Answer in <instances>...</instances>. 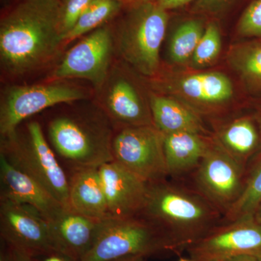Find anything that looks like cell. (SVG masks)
Returning a JSON list of instances; mask_svg holds the SVG:
<instances>
[{"label":"cell","mask_w":261,"mask_h":261,"mask_svg":"<svg viewBox=\"0 0 261 261\" xmlns=\"http://www.w3.org/2000/svg\"><path fill=\"white\" fill-rule=\"evenodd\" d=\"M61 0H17L0 20V65L7 78L20 79L56 59L64 39Z\"/></svg>","instance_id":"obj_1"},{"label":"cell","mask_w":261,"mask_h":261,"mask_svg":"<svg viewBox=\"0 0 261 261\" xmlns=\"http://www.w3.org/2000/svg\"><path fill=\"white\" fill-rule=\"evenodd\" d=\"M140 216L159 227L176 253L222 224L223 214L194 188L168 181L148 183Z\"/></svg>","instance_id":"obj_2"},{"label":"cell","mask_w":261,"mask_h":261,"mask_svg":"<svg viewBox=\"0 0 261 261\" xmlns=\"http://www.w3.org/2000/svg\"><path fill=\"white\" fill-rule=\"evenodd\" d=\"M111 24L115 55L137 74L152 79L161 71V47L169 15L154 2L127 7Z\"/></svg>","instance_id":"obj_3"},{"label":"cell","mask_w":261,"mask_h":261,"mask_svg":"<svg viewBox=\"0 0 261 261\" xmlns=\"http://www.w3.org/2000/svg\"><path fill=\"white\" fill-rule=\"evenodd\" d=\"M111 124L102 111L99 116L63 115L51 120L48 137L56 152L75 168H98L113 161Z\"/></svg>","instance_id":"obj_4"},{"label":"cell","mask_w":261,"mask_h":261,"mask_svg":"<svg viewBox=\"0 0 261 261\" xmlns=\"http://www.w3.org/2000/svg\"><path fill=\"white\" fill-rule=\"evenodd\" d=\"M8 162L42 185L70 209L69 179L49 147L40 123L32 121L25 132L1 140V151Z\"/></svg>","instance_id":"obj_5"},{"label":"cell","mask_w":261,"mask_h":261,"mask_svg":"<svg viewBox=\"0 0 261 261\" xmlns=\"http://www.w3.org/2000/svg\"><path fill=\"white\" fill-rule=\"evenodd\" d=\"M176 252L159 227L141 216L104 220L94 246L81 261H109L130 255L146 257Z\"/></svg>","instance_id":"obj_6"},{"label":"cell","mask_w":261,"mask_h":261,"mask_svg":"<svg viewBox=\"0 0 261 261\" xmlns=\"http://www.w3.org/2000/svg\"><path fill=\"white\" fill-rule=\"evenodd\" d=\"M90 95L89 89L68 81L6 86L0 97L1 140L14 136L20 123L29 117L51 106L84 100Z\"/></svg>","instance_id":"obj_7"},{"label":"cell","mask_w":261,"mask_h":261,"mask_svg":"<svg viewBox=\"0 0 261 261\" xmlns=\"http://www.w3.org/2000/svg\"><path fill=\"white\" fill-rule=\"evenodd\" d=\"M246 171L247 166L231 157L213 139L192 173L193 188L224 216L243 194Z\"/></svg>","instance_id":"obj_8"},{"label":"cell","mask_w":261,"mask_h":261,"mask_svg":"<svg viewBox=\"0 0 261 261\" xmlns=\"http://www.w3.org/2000/svg\"><path fill=\"white\" fill-rule=\"evenodd\" d=\"M115 56L112 28L108 23L84 36L67 51L47 81L87 80L94 93L107 78Z\"/></svg>","instance_id":"obj_9"},{"label":"cell","mask_w":261,"mask_h":261,"mask_svg":"<svg viewBox=\"0 0 261 261\" xmlns=\"http://www.w3.org/2000/svg\"><path fill=\"white\" fill-rule=\"evenodd\" d=\"M113 161L147 183L168 176L163 135L154 125L123 127L114 133Z\"/></svg>","instance_id":"obj_10"},{"label":"cell","mask_w":261,"mask_h":261,"mask_svg":"<svg viewBox=\"0 0 261 261\" xmlns=\"http://www.w3.org/2000/svg\"><path fill=\"white\" fill-rule=\"evenodd\" d=\"M126 68L121 60L113 61L102 87L94 92L99 109L118 128L152 126L149 97H145Z\"/></svg>","instance_id":"obj_11"},{"label":"cell","mask_w":261,"mask_h":261,"mask_svg":"<svg viewBox=\"0 0 261 261\" xmlns=\"http://www.w3.org/2000/svg\"><path fill=\"white\" fill-rule=\"evenodd\" d=\"M195 261H224L243 255H261V226L253 219L222 224L186 250Z\"/></svg>","instance_id":"obj_12"},{"label":"cell","mask_w":261,"mask_h":261,"mask_svg":"<svg viewBox=\"0 0 261 261\" xmlns=\"http://www.w3.org/2000/svg\"><path fill=\"white\" fill-rule=\"evenodd\" d=\"M0 234L2 241L31 256L56 249L47 219L30 206L1 200Z\"/></svg>","instance_id":"obj_13"},{"label":"cell","mask_w":261,"mask_h":261,"mask_svg":"<svg viewBox=\"0 0 261 261\" xmlns=\"http://www.w3.org/2000/svg\"><path fill=\"white\" fill-rule=\"evenodd\" d=\"M148 80L154 92L181 96L205 108L218 107L228 102L233 92L232 82L221 72H198L178 76L158 74Z\"/></svg>","instance_id":"obj_14"},{"label":"cell","mask_w":261,"mask_h":261,"mask_svg":"<svg viewBox=\"0 0 261 261\" xmlns=\"http://www.w3.org/2000/svg\"><path fill=\"white\" fill-rule=\"evenodd\" d=\"M111 218L140 216L146 200L148 183L115 161L97 168Z\"/></svg>","instance_id":"obj_15"},{"label":"cell","mask_w":261,"mask_h":261,"mask_svg":"<svg viewBox=\"0 0 261 261\" xmlns=\"http://www.w3.org/2000/svg\"><path fill=\"white\" fill-rule=\"evenodd\" d=\"M0 180L1 200L30 206L47 221L67 209L42 185L13 166L2 154Z\"/></svg>","instance_id":"obj_16"},{"label":"cell","mask_w":261,"mask_h":261,"mask_svg":"<svg viewBox=\"0 0 261 261\" xmlns=\"http://www.w3.org/2000/svg\"><path fill=\"white\" fill-rule=\"evenodd\" d=\"M47 222L57 250L82 260L97 241L104 220L92 219L65 209Z\"/></svg>","instance_id":"obj_17"},{"label":"cell","mask_w":261,"mask_h":261,"mask_svg":"<svg viewBox=\"0 0 261 261\" xmlns=\"http://www.w3.org/2000/svg\"><path fill=\"white\" fill-rule=\"evenodd\" d=\"M213 139L194 132L163 135V149L168 176L192 174L205 155Z\"/></svg>","instance_id":"obj_18"},{"label":"cell","mask_w":261,"mask_h":261,"mask_svg":"<svg viewBox=\"0 0 261 261\" xmlns=\"http://www.w3.org/2000/svg\"><path fill=\"white\" fill-rule=\"evenodd\" d=\"M71 210L97 220L111 219L97 168L76 167L69 179Z\"/></svg>","instance_id":"obj_19"},{"label":"cell","mask_w":261,"mask_h":261,"mask_svg":"<svg viewBox=\"0 0 261 261\" xmlns=\"http://www.w3.org/2000/svg\"><path fill=\"white\" fill-rule=\"evenodd\" d=\"M149 101L154 126L163 135L179 132L207 134L200 115L183 102L152 91L149 92Z\"/></svg>","instance_id":"obj_20"},{"label":"cell","mask_w":261,"mask_h":261,"mask_svg":"<svg viewBox=\"0 0 261 261\" xmlns=\"http://www.w3.org/2000/svg\"><path fill=\"white\" fill-rule=\"evenodd\" d=\"M236 161L247 166L260 144V133L251 118H236L221 126L214 139Z\"/></svg>","instance_id":"obj_21"},{"label":"cell","mask_w":261,"mask_h":261,"mask_svg":"<svg viewBox=\"0 0 261 261\" xmlns=\"http://www.w3.org/2000/svg\"><path fill=\"white\" fill-rule=\"evenodd\" d=\"M260 201L261 154L247 165L243 194L223 218V224L252 219Z\"/></svg>","instance_id":"obj_22"},{"label":"cell","mask_w":261,"mask_h":261,"mask_svg":"<svg viewBox=\"0 0 261 261\" xmlns=\"http://www.w3.org/2000/svg\"><path fill=\"white\" fill-rule=\"evenodd\" d=\"M123 7L121 0H92L75 27L65 36V46L110 23L119 15Z\"/></svg>","instance_id":"obj_23"},{"label":"cell","mask_w":261,"mask_h":261,"mask_svg":"<svg viewBox=\"0 0 261 261\" xmlns=\"http://www.w3.org/2000/svg\"><path fill=\"white\" fill-rule=\"evenodd\" d=\"M205 29L203 23L196 19L180 24L168 42V56L170 61L181 64L191 60Z\"/></svg>","instance_id":"obj_24"},{"label":"cell","mask_w":261,"mask_h":261,"mask_svg":"<svg viewBox=\"0 0 261 261\" xmlns=\"http://www.w3.org/2000/svg\"><path fill=\"white\" fill-rule=\"evenodd\" d=\"M227 59L247 85L261 87V44L234 46L228 51Z\"/></svg>","instance_id":"obj_25"},{"label":"cell","mask_w":261,"mask_h":261,"mask_svg":"<svg viewBox=\"0 0 261 261\" xmlns=\"http://www.w3.org/2000/svg\"><path fill=\"white\" fill-rule=\"evenodd\" d=\"M221 35L216 23H209L205 27L200 42L192 56L191 65L194 68H202L214 63L221 51Z\"/></svg>","instance_id":"obj_26"},{"label":"cell","mask_w":261,"mask_h":261,"mask_svg":"<svg viewBox=\"0 0 261 261\" xmlns=\"http://www.w3.org/2000/svg\"><path fill=\"white\" fill-rule=\"evenodd\" d=\"M92 0H61L60 30L63 39L75 27Z\"/></svg>","instance_id":"obj_27"},{"label":"cell","mask_w":261,"mask_h":261,"mask_svg":"<svg viewBox=\"0 0 261 261\" xmlns=\"http://www.w3.org/2000/svg\"><path fill=\"white\" fill-rule=\"evenodd\" d=\"M238 32L243 37H261V0H255L239 20Z\"/></svg>","instance_id":"obj_28"},{"label":"cell","mask_w":261,"mask_h":261,"mask_svg":"<svg viewBox=\"0 0 261 261\" xmlns=\"http://www.w3.org/2000/svg\"><path fill=\"white\" fill-rule=\"evenodd\" d=\"M0 261H34V260L27 252L4 241H2Z\"/></svg>","instance_id":"obj_29"},{"label":"cell","mask_w":261,"mask_h":261,"mask_svg":"<svg viewBox=\"0 0 261 261\" xmlns=\"http://www.w3.org/2000/svg\"><path fill=\"white\" fill-rule=\"evenodd\" d=\"M233 1V0H197L192 10L195 13H219Z\"/></svg>","instance_id":"obj_30"},{"label":"cell","mask_w":261,"mask_h":261,"mask_svg":"<svg viewBox=\"0 0 261 261\" xmlns=\"http://www.w3.org/2000/svg\"><path fill=\"white\" fill-rule=\"evenodd\" d=\"M32 257L34 261H81L69 254L57 249Z\"/></svg>","instance_id":"obj_31"},{"label":"cell","mask_w":261,"mask_h":261,"mask_svg":"<svg viewBox=\"0 0 261 261\" xmlns=\"http://www.w3.org/2000/svg\"><path fill=\"white\" fill-rule=\"evenodd\" d=\"M193 0H155V3L163 9L167 10L177 9L188 5Z\"/></svg>","instance_id":"obj_32"},{"label":"cell","mask_w":261,"mask_h":261,"mask_svg":"<svg viewBox=\"0 0 261 261\" xmlns=\"http://www.w3.org/2000/svg\"><path fill=\"white\" fill-rule=\"evenodd\" d=\"M224 261H261V255H243Z\"/></svg>","instance_id":"obj_33"},{"label":"cell","mask_w":261,"mask_h":261,"mask_svg":"<svg viewBox=\"0 0 261 261\" xmlns=\"http://www.w3.org/2000/svg\"><path fill=\"white\" fill-rule=\"evenodd\" d=\"M147 257L142 255H130V256L120 257V258L109 261H147Z\"/></svg>","instance_id":"obj_34"},{"label":"cell","mask_w":261,"mask_h":261,"mask_svg":"<svg viewBox=\"0 0 261 261\" xmlns=\"http://www.w3.org/2000/svg\"><path fill=\"white\" fill-rule=\"evenodd\" d=\"M123 2L124 6L129 7L132 5L142 4V3H150V2H154L155 0H121Z\"/></svg>","instance_id":"obj_35"},{"label":"cell","mask_w":261,"mask_h":261,"mask_svg":"<svg viewBox=\"0 0 261 261\" xmlns=\"http://www.w3.org/2000/svg\"><path fill=\"white\" fill-rule=\"evenodd\" d=\"M252 219L254 220L255 223H257V224L260 225L261 226V201L258 206H257L256 210H255Z\"/></svg>","instance_id":"obj_36"},{"label":"cell","mask_w":261,"mask_h":261,"mask_svg":"<svg viewBox=\"0 0 261 261\" xmlns=\"http://www.w3.org/2000/svg\"><path fill=\"white\" fill-rule=\"evenodd\" d=\"M257 122L259 123V128H260V133H261V113L257 116Z\"/></svg>","instance_id":"obj_37"},{"label":"cell","mask_w":261,"mask_h":261,"mask_svg":"<svg viewBox=\"0 0 261 261\" xmlns=\"http://www.w3.org/2000/svg\"><path fill=\"white\" fill-rule=\"evenodd\" d=\"M178 261H195V260H190V259H187V258H185V257H181V258H180L179 260H178Z\"/></svg>","instance_id":"obj_38"},{"label":"cell","mask_w":261,"mask_h":261,"mask_svg":"<svg viewBox=\"0 0 261 261\" xmlns=\"http://www.w3.org/2000/svg\"><path fill=\"white\" fill-rule=\"evenodd\" d=\"M12 0H3V2H4V4L6 5V3H8V2H9V3L10 2H11Z\"/></svg>","instance_id":"obj_39"},{"label":"cell","mask_w":261,"mask_h":261,"mask_svg":"<svg viewBox=\"0 0 261 261\" xmlns=\"http://www.w3.org/2000/svg\"><path fill=\"white\" fill-rule=\"evenodd\" d=\"M214 261H217V260H214Z\"/></svg>","instance_id":"obj_40"}]
</instances>
